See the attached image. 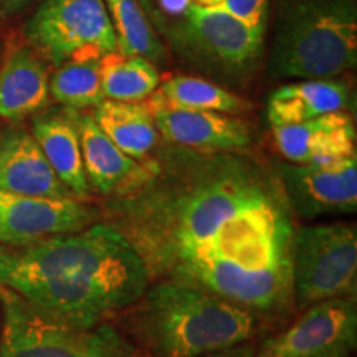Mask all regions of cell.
I'll list each match as a JSON object with an SVG mask.
<instances>
[{
    "mask_svg": "<svg viewBox=\"0 0 357 357\" xmlns=\"http://www.w3.org/2000/svg\"><path fill=\"white\" fill-rule=\"evenodd\" d=\"M144 164L142 184L109 195L100 213L151 281L192 284L255 314L293 305L298 229L280 174L240 153L178 146Z\"/></svg>",
    "mask_w": 357,
    "mask_h": 357,
    "instance_id": "6da1fadb",
    "label": "cell"
},
{
    "mask_svg": "<svg viewBox=\"0 0 357 357\" xmlns=\"http://www.w3.org/2000/svg\"><path fill=\"white\" fill-rule=\"evenodd\" d=\"M149 283L139 253L105 222L0 250V287L45 314L82 328L116 319Z\"/></svg>",
    "mask_w": 357,
    "mask_h": 357,
    "instance_id": "7a4b0ae2",
    "label": "cell"
},
{
    "mask_svg": "<svg viewBox=\"0 0 357 357\" xmlns=\"http://www.w3.org/2000/svg\"><path fill=\"white\" fill-rule=\"evenodd\" d=\"M257 318L215 293L159 280L116 316V326L147 357H202L248 342Z\"/></svg>",
    "mask_w": 357,
    "mask_h": 357,
    "instance_id": "3957f363",
    "label": "cell"
},
{
    "mask_svg": "<svg viewBox=\"0 0 357 357\" xmlns=\"http://www.w3.org/2000/svg\"><path fill=\"white\" fill-rule=\"evenodd\" d=\"M357 60L354 8L337 0H310L294 8L276 40L275 68L287 78L324 79Z\"/></svg>",
    "mask_w": 357,
    "mask_h": 357,
    "instance_id": "277c9868",
    "label": "cell"
},
{
    "mask_svg": "<svg viewBox=\"0 0 357 357\" xmlns=\"http://www.w3.org/2000/svg\"><path fill=\"white\" fill-rule=\"evenodd\" d=\"M0 357H147L116 324L82 328L0 287Z\"/></svg>",
    "mask_w": 357,
    "mask_h": 357,
    "instance_id": "5b68a950",
    "label": "cell"
},
{
    "mask_svg": "<svg viewBox=\"0 0 357 357\" xmlns=\"http://www.w3.org/2000/svg\"><path fill=\"white\" fill-rule=\"evenodd\" d=\"M293 305L307 307L334 298H356L357 234L347 223L307 225L293 247Z\"/></svg>",
    "mask_w": 357,
    "mask_h": 357,
    "instance_id": "8992f818",
    "label": "cell"
},
{
    "mask_svg": "<svg viewBox=\"0 0 357 357\" xmlns=\"http://www.w3.org/2000/svg\"><path fill=\"white\" fill-rule=\"evenodd\" d=\"M25 35L55 65L118 50L105 0H45L26 24Z\"/></svg>",
    "mask_w": 357,
    "mask_h": 357,
    "instance_id": "52a82bcc",
    "label": "cell"
},
{
    "mask_svg": "<svg viewBox=\"0 0 357 357\" xmlns=\"http://www.w3.org/2000/svg\"><path fill=\"white\" fill-rule=\"evenodd\" d=\"M261 30L252 29L222 6L189 2L174 24L172 37L192 56L227 70L252 65L263 47Z\"/></svg>",
    "mask_w": 357,
    "mask_h": 357,
    "instance_id": "ba28073f",
    "label": "cell"
},
{
    "mask_svg": "<svg viewBox=\"0 0 357 357\" xmlns=\"http://www.w3.org/2000/svg\"><path fill=\"white\" fill-rule=\"evenodd\" d=\"M101 222L98 208L78 199L32 197L0 190V250L29 247Z\"/></svg>",
    "mask_w": 357,
    "mask_h": 357,
    "instance_id": "9c48e42d",
    "label": "cell"
},
{
    "mask_svg": "<svg viewBox=\"0 0 357 357\" xmlns=\"http://www.w3.org/2000/svg\"><path fill=\"white\" fill-rule=\"evenodd\" d=\"M289 328L263 341L257 357H318L356 346L354 298H334L305 307Z\"/></svg>",
    "mask_w": 357,
    "mask_h": 357,
    "instance_id": "30bf717a",
    "label": "cell"
},
{
    "mask_svg": "<svg viewBox=\"0 0 357 357\" xmlns=\"http://www.w3.org/2000/svg\"><path fill=\"white\" fill-rule=\"evenodd\" d=\"M280 178L293 212L301 217L356 212V154L323 162L287 164L281 167Z\"/></svg>",
    "mask_w": 357,
    "mask_h": 357,
    "instance_id": "8fae6325",
    "label": "cell"
},
{
    "mask_svg": "<svg viewBox=\"0 0 357 357\" xmlns=\"http://www.w3.org/2000/svg\"><path fill=\"white\" fill-rule=\"evenodd\" d=\"M146 105L158 132L171 146L204 153H242L252 142V131L242 119L213 111L176 108L154 95Z\"/></svg>",
    "mask_w": 357,
    "mask_h": 357,
    "instance_id": "7c38bea8",
    "label": "cell"
},
{
    "mask_svg": "<svg viewBox=\"0 0 357 357\" xmlns=\"http://www.w3.org/2000/svg\"><path fill=\"white\" fill-rule=\"evenodd\" d=\"M71 121L77 128L84 174L89 189L101 195H116L132 190L142 184L147 177L146 164L124 154L113 141L101 131L91 114L79 111L70 113Z\"/></svg>",
    "mask_w": 357,
    "mask_h": 357,
    "instance_id": "4fadbf2b",
    "label": "cell"
},
{
    "mask_svg": "<svg viewBox=\"0 0 357 357\" xmlns=\"http://www.w3.org/2000/svg\"><path fill=\"white\" fill-rule=\"evenodd\" d=\"M0 190L32 197L77 199L53 172L35 137L24 129L0 134Z\"/></svg>",
    "mask_w": 357,
    "mask_h": 357,
    "instance_id": "5bb4252c",
    "label": "cell"
},
{
    "mask_svg": "<svg viewBox=\"0 0 357 357\" xmlns=\"http://www.w3.org/2000/svg\"><path fill=\"white\" fill-rule=\"evenodd\" d=\"M281 155L291 164H311L356 154V129L344 111L273 128Z\"/></svg>",
    "mask_w": 357,
    "mask_h": 357,
    "instance_id": "9a60e30c",
    "label": "cell"
},
{
    "mask_svg": "<svg viewBox=\"0 0 357 357\" xmlns=\"http://www.w3.org/2000/svg\"><path fill=\"white\" fill-rule=\"evenodd\" d=\"M50 96L47 66L29 47L8 53L0 70V118L20 121L45 108Z\"/></svg>",
    "mask_w": 357,
    "mask_h": 357,
    "instance_id": "2e32d148",
    "label": "cell"
},
{
    "mask_svg": "<svg viewBox=\"0 0 357 357\" xmlns=\"http://www.w3.org/2000/svg\"><path fill=\"white\" fill-rule=\"evenodd\" d=\"M32 129V136L56 177L68 187L75 197L79 200L86 199L89 195V185L84 174L78 132L71 121L70 113L65 116H38L35 118Z\"/></svg>",
    "mask_w": 357,
    "mask_h": 357,
    "instance_id": "e0dca14e",
    "label": "cell"
},
{
    "mask_svg": "<svg viewBox=\"0 0 357 357\" xmlns=\"http://www.w3.org/2000/svg\"><path fill=\"white\" fill-rule=\"evenodd\" d=\"M349 89L331 79H307L284 84L268 101V121L273 128L287 126L342 111Z\"/></svg>",
    "mask_w": 357,
    "mask_h": 357,
    "instance_id": "ac0fdd59",
    "label": "cell"
},
{
    "mask_svg": "<svg viewBox=\"0 0 357 357\" xmlns=\"http://www.w3.org/2000/svg\"><path fill=\"white\" fill-rule=\"evenodd\" d=\"M91 118L129 158L146 160L158 144V128L146 102L105 100Z\"/></svg>",
    "mask_w": 357,
    "mask_h": 357,
    "instance_id": "d6986e66",
    "label": "cell"
},
{
    "mask_svg": "<svg viewBox=\"0 0 357 357\" xmlns=\"http://www.w3.org/2000/svg\"><path fill=\"white\" fill-rule=\"evenodd\" d=\"M100 77L105 100L111 101L141 102L153 95L160 83L153 61L118 50L101 58Z\"/></svg>",
    "mask_w": 357,
    "mask_h": 357,
    "instance_id": "ffe728a7",
    "label": "cell"
},
{
    "mask_svg": "<svg viewBox=\"0 0 357 357\" xmlns=\"http://www.w3.org/2000/svg\"><path fill=\"white\" fill-rule=\"evenodd\" d=\"M153 95L176 108L213 111L223 114L238 113L247 106L242 98L231 95L227 89L187 75H176L169 78L158 86Z\"/></svg>",
    "mask_w": 357,
    "mask_h": 357,
    "instance_id": "44dd1931",
    "label": "cell"
},
{
    "mask_svg": "<svg viewBox=\"0 0 357 357\" xmlns=\"http://www.w3.org/2000/svg\"><path fill=\"white\" fill-rule=\"evenodd\" d=\"M105 6L118 40V52L144 56L153 63L164 56L162 45L137 0H105Z\"/></svg>",
    "mask_w": 357,
    "mask_h": 357,
    "instance_id": "7402d4cb",
    "label": "cell"
},
{
    "mask_svg": "<svg viewBox=\"0 0 357 357\" xmlns=\"http://www.w3.org/2000/svg\"><path fill=\"white\" fill-rule=\"evenodd\" d=\"M101 58H77L60 66L50 82L55 101L73 111L96 108L105 101L100 77Z\"/></svg>",
    "mask_w": 357,
    "mask_h": 357,
    "instance_id": "603a6c76",
    "label": "cell"
},
{
    "mask_svg": "<svg viewBox=\"0 0 357 357\" xmlns=\"http://www.w3.org/2000/svg\"><path fill=\"white\" fill-rule=\"evenodd\" d=\"M222 7L252 29L265 32L268 0H223Z\"/></svg>",
    "mask_w": 357,
    "mask_h": 357,
    "instance_id": "cb8c5ba5",
    "label": "cell"
},
{
    "mask_svg": "<svg viewBox=\"0 0 357 357\" xmlns=\"http://www.w3.org/2000/svg\"><path fill=\"white\" fill-rule=\"evenodd\" d=\"M202 357H257V347L252 344H240L235 347H229V349L212 352V354Z\"/></svg>",
    "mask_w": 357,
    "mask_h": 357,
    "instance_id": "d4e9b609",
    "label": "cell"
},
{
    "mask_svg": "<svg viewBox=\"0 0 357 357\" xmlns=\"http://www.w3.org/2000/svg\"><path fill=\"white\" fill-rule=\"evenodd\" d=\"M30 0H0V8L3 13H15L24 8Z\"/></svg>",
    "mask_w": 357,
    "mask_h": 357,
    "instance_id": "484cf974",
    "label": "cell"
},
{
    "mask_svg": "<svg viewBox=\"0 0 357 357\" xmlns=\"http://www.w3.org/2000/svg\"><path fill=\"white\" fill-rule=\"evenodd\" d=\"M192 3H197V6L202 7H218L222 6L223 0H189Z\"/></svg>",
    "mask_w": 357,
    "mask_h": 357,
    "instance_id": "4316f807",
    "label": "cell"
},
{
    "mask_svg": "<svg viewBox=\"0 0 357 357\" xmlns=\"http://www.w3.org/2000/svg\"><path fill=\"white\" fill-rule=\"evenodd\" d=\"M349 352L351 351H333V352H328V354H323L318 357H349Z\"/></svg>",
    "mask_w": 357,
    "mask_h": 357,
    "instance_id": "83f0119b",
    "label": "cell"
},
{
    "mask_svg": "<svg viewBox=\"0 0 357 357\" xmlns=\"http://www.w3.org/2000/svg\"><path fill=\"white\" fill-rule=\"evenodd\" d=\"M0 319H2V316H0Z\"/></svg>",
    "mask_w": 357,
    "mask_h": 357,
    "instance_id": "f1b7e54d",
    "label": "cell"
}]
</instances>
